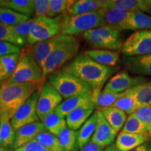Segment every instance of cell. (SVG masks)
I'll return each mask as SVG.
<instances>
[{
	"label": "cell",
	"mask_w": 151,
	"mask_h": 151,
	"mask_svg": "<svg viewBox=\"0 0 151 151\" xmlns=\"http://www.w3.org/2000/svg\"><path fill=\"white\" fill-rule=\"evenodd\" d=\"M62 69L76 76L92 90H101L117 71L116 67H106L97 63L85 52L77 55Z\"/></svg>",
	"instance_id": "1"
},
{
	"label": "cell",
	"mask_w": 151,
	"mask_h": 151,
	"mask_svg": "<svg viewBox=\"0 0 151 151\" xmlns=\"http://www.w3.org/2000/svg\"><path fill=\"white\" fill-rule=\"evenodd\" d=\"M43 83L4 82L0 88V116L5 115L10 119L12 118L18 109L36 90L42 86Z\"/></svg>",
	"instance_id": "2"
},
{
	"label": "cell",
	"mask_w": 151,
	"mask_h": 151,
	"mask_svg": "<svg viewBox=\"0 0 151 151\" xmlns=\"http://www.w3.org/2000/svg\"><path fill=\"white\" fill-rule=\"evenodd\" d=\"M80 42L76 37L65 35L46 60L42 68L45 79L51 73L60 70L68 61L77 55Z\"/></svg>",
	"instance_id": "3"
},
{
	"label": "cell",
	"mask_w": 151,
	"mask_h": 151,
	"mask_svg": "<svg viewBox=\"0 0 151 151\" xmlns=\"http://www.w3.org/2000/svg\"><path fill=\"white\" fill-rule=\"evenodd\" d=\"M44 81L42 69L37 63L32 52L30 49H24L20 53L16 70L5 82L43 83Z\"/></svg>",
	"instance_id": "4"
},
{
	"label": "cell",
	"mask_w": 151,
	"mask_h": 151,
	"mask_svg": "<svg viewBox=\"0 0 151 151\" xmlns=\"http://www.w3.org/2000/svg\"><path fill=\"white\" fill-rule=\"evenodd\" d=\"M106 22L101 13L96 11L79 15H64L61 22V35L74 36L86 33L90 30L105 25Z\"/></svg>",
	"instance_id": "5"
},
{
	"label": "cell",
	"mask_w": 151,
	"mask_h": 151,
	"mask_svg": "<svg viewBox=\"0 0 151 151\" xmlns=\"http://www.w3.org/2000/svg\"><path fill=\"white\" fill-rule=\"evenodd\" d=\"M47 78L50 85L65 99L92 93V89L88 84L62 69L50 74Z\"/></svg>",
	"instance_id": "6"
},
{
	"label": "cell",
	"mask_w": 151,
	"mask_h": 151,
	"mask_svg": "<svg viewBox=\"0 0 151 151\" xmlns=\"http://www.w3.org/2000/svg\"><path fill=\"white\" fill-rule=\"evenodd\" d=\"M83 37L90 46L97 49L117 51L122 50L124 43L120 32L108 24L86 32Z\"/></svg>",
	"instance_id": "7"
},
{
	"label": "cell",
	"mask_w": 151,
	"mask_h": 151,
	"mask_svg": "<svg viewBox=\"0 0 151 151\" xmlns=\"http://www.w3.org/2000/svg\"><path fill=\"white\" fill-rule=\"evenodd\" d=\"M64 15L57 16L55 18L43 17L42 20L32 30L31 33L26 39V42L29 46L48 40L49 39L60 35L61 22Z\"/></svg>",
	"instance_id": "8"
},
{
	"label": "cell",
	"mask_w": 151,
	"mask_h": 151,
	"mask_svg": "<svg viewBox=\"0 0 151 151\" xmlns=\"http://www.w3.org/2000/svg\"><path fill=\"white\" fill-rule=\"evenodd\" d=\"M121 51L125 57L142 56L151 53V29L135 32L127 38Z\"/></svg>",
	"instance_id": "9"
},
{
	"label": "cell",
	"mask_w": 151,
	"mask_h": 151,
	"mask_svg": "<svg viewBox=\"0 0 151 151\" xmlns=\"http://www.w3.org/2000/svg\"><path fill=\"white\" fill-rule=\"evenodd\" d=\"M41 88L32 94L11 119V123L15 131L24 125L39 121L37 115V102Z\"/></svg>",
	"instance_id": "10"
},
{
	"label": "cell",
	"mask_w": 151,
	"mask_h": 151,
	"mask_svg": "<svg viewBox=\"0 0 151 151\" xmlns=\"http://www.w3.org/2000/svg\"><path fill=\"white\" fill-rule=\"evenodd\" d=\"M63 97L58 93L48 81H44L41 88L37 102V115L41 120L48 113L55 111L62 102Z\"/></svg>",
	"instance_id": "11"
},
{
	"label": "cell",
	"mask_w": 151,
	"mask_h": 151,
	"mask_svg": "<svg viewBox=\"0 0 151 151\" xmlns=\"http://www.w3.org/2000/svg\"><path fill=\"white\" fill-rule=\"evenodd\" d=\"M147 79L142 76H132L125 71H120L109 79L104 90L113 93H122L139 85L145 83Z\"/></svg>",
	"instance_id": "12"
},
{
	"label": "cell",
	"mask_w": 151,
	"mask_h": 151,
	"mask_svg": "<svg viewBox=\"0 0 151 151\" xmlns=\"http://www.w3.org/2000/svg\"><path fill=\"white\" fill-rule=\"evenodd\" d=\"M95 113L97 118V126L90 141L104 148H106L113 144L118 132L115 131L109 124L101 111L97 109Z\"/></svg>",
	"instance_id": "13"
},
{
	"label": "cell",
	"mask_w": 151,
	"mask_h": 151,
	"mask_svg": "<svg viewBox=\"0 0 151 151\" xmlns=\"http://www.w3.org/2000/svg\"><path fill=\"white\" fill-rule=\"evenodd\" d=\"M46 131L44 124L41 122H36L27 124L15 131L14 141L11 147V150H16L24 145L35 140L41 132Z\"/></svg>",
	"instance_id": "14"
},
{
	"label": "cell",
	"mask_w": 151,
	"mask_h": 151,
	"mask_svg": "<svg viewBox=\"0 0 151 151\" xmlns=\"http://www.w3.org/2000/svg\"><path fill=\"white\" fill-rule=\"evenodd\" d=\"M65 35H58L55 37L49 39L48 40L41 41L32 46L30 48L31 51L35 56L37 63L42 69L46 60L52 53L57 45L63 39Z\"/></svg>",
	"instance_id": "15"
},
{
	"label": "cell",
	"mask_w": 151,
	"mask_h": 151,
	"mask_svg": "<svg viewBox=\"0 0 151 151\" xmlns=\"http://www.w3.org/2000/svg\"><path fill=\"white\" fill-rule=\"evenodd\" d=\"M149 141H151L149 133L129 134L121 132L116 138V146L120 151H130Z\"/></svg>",
	"instance_id": "16"
},
{
	"label": "cell",
	"mask_w": 151,
	"mask_h": 151,
	"mask_svg": "<svg viewBox=\"0 0 151 151\" xmlns=\"http://www.w3.org/2000/svg\"><path fill=\"white\" fill-rule=\"evenodd\" d=\"M123 64L129 72L151 76V53L142 56L124 57Z\"/></svg>",
	"instance_id": "17"
},
{
	"label": "cell",
	"mask_w": 151,
	"mask_h": 151,
	"mask_svg": "<svg viewBox=\"0 0 151 151\" xmlns=\"http://www.w3.org/2000/svg\"><path fill=\"white\" fill-rule=\"evenodd\" d=\"M88 105H94L92 93L81 94L65 99L58 106L55 111L62 116L66 118L69 113L74 111L75 109Z\"/></svg>",
	"instance_id": "18"
},
{
	"label": "cell",
	"mask_w": 151,
	"mask_h": 151,
	"mask_svg": "<svg viewBox=\"0 0 151 151\" xmlns=\"http://www.w3.org/2000/svg\"><path fill=\"white\" fill-rule=\"evenodd\" d=\"M102 15L106 24L114 27L120 32L123 31V25L129 11L116 7L106 6L99 11Z\"/></svg>",
	"instance_id": "19"
},
{
	"label": "cell",
	"mask_w": 151,
	"mask_h": 151,
	"mask_svg": "<svg viewBox=\"0 0 151 151\" xmlns=\"http://www.w3.org/2000/svg\"><path fill=\"white\" fill-rule=\"evenodd\" d=\"M94 109V105H88L81 106L71 111L66 116L67 127L74 131L78 130L92 116Z\"/></svg>",
	"instance_id": "20"
},
{
	"label": "cell",
	"mask_w": 151,
	"mask_h": 151,
	"mask_svg": "<svg viewBox=\"0 0 151 151\" xmlns=\"http://www.w3.org/2000/svg\"><path fill=\"white\" fill-rule=\"evenodd\" d=\"M151 29V16L142 11H131L126 18L123 25L124 30L141 31Z\"/></svg>",
	"instance_id": "21"
},
{
	"label": "cell",
	"mask_w": 151,
	"mask_h": 151,
	"mask_svg": "<svg viewBox=\"0 0 151 151\" xmlns=\"http://www.w3.org/2000/svg\"><path fill=\"white\" fill-rule=\"evenodd\" d=\"M89 58L100 65L110 67H116L120 61L118 52L103 49H92L85 52Z\"/></svg>",
	"instance_id": "22"
},
{
	"label": "cell",
	"mask_w": 151,
	"mask_h": 151,
	"mask_svg": "<svg viewBox=\"0 0 151 151\" xmlns=\"http://www.w3.org/2000/svg\"><path fill=\"white\" fill-rule=\"evenodd\" d=\"M106 6V1L77 0L71 5L67 15H79L99 11Z\"/></svg>",
	"instance_id": "23"
},
{
	"label": "cell",
	"mask_w": 151,
	"mask_h": 151,
	"mask_svg": "<svg viewBox=\"0 0 151 151\" xmlns=\"http://www.w3.org/2000/svg\"><path fill=\"white\" fill-rule=\"evenodd\" d=\"M124 92H125L122 93H113L104 90H92V97L95 108L100 110L113 106V104L124 95Z\"/></svg>",
	"instance_id": "24"
},
{
	"label": "cell",
	"mask_w": 151,
	"mask_h": 151,
	"mask_svg": "<svg viewBox=\"0 0 151 151\" xmlns=\"http://www.w3.org/2000/svg\"><path fill=\"white\" fill-rule=\"evenodd\" d=\"M106 121L112 127L115 131L118 132L122 129L126 120L127 114L118 108L114 106H110L100 109Z\"/></svg>",
	"instance_id": "25"
},
{
	"label": "cell",
	"mask_w": 151,
	"mask_h": 151,
	"mask_svg": "<svg viewBox=\"0 0 151 151\" xmlns=\"http://www.w3.org/2000/svg\"><path fill=\"white\" fill-rule=\"evenodd\" d=\"M41 121L44 124L46 131L56 137H58L60 132L67 127L66 118L55 111L47 114Z\"/></svg>",
	"instance_id": "26"
},
{
	"label": "cell",
	"mask_w": 151,
	"mask_h": 151,
	"mask_svg": "<svg viewBox=\"0 0 151 151\" xmlns=\"http://www.w3.org/2000/svg\"><path fill=\"white\" fill-rule=\"evenodd\" d=\"M0 6L30 18L35 15V0H0Z\"/></svg>",
	"instance_id": "27"
},
{
	"label": "cell",
	"mask_w": 151,
	"mask_h": 151,
	"mask_svg": "<svg viewBox=\"0 0 151 151\" xmlns=\"http://www.w3.org/2000/svg\"><path fill=\"white\" fill-rule=\"evenodd\" d=\"M97 121V114L94 112L78 131H77V143L78 148L81 149L91 140V138L95 131Z\"/></svg>",
	"instance_id": "28"
},
{
	"label": "cell",
	"mask_w": 151,
	"mask_h": 151,
	"mask_svg": "<svg viewBox=\"0 0 151 151\" xmlns=\"http://www.w3.org/2000/svg\"><path fill=\"white\" fill-rule=\"evenodd\" d=\"M0 118V145L7 148H11L14 141L15 130L8 116L1 115Z\"/></svg>",
	"instance_id": "29"
},
{
	"label": "cell",
	"mask_w": 151,
	"mask_h": 151,
	"mask_svg": "<svg viewBox=\"0 0 151 151\" xmlns=\"http://www.w3.org/2000/svg\"><path fill=\"white\" fill-rule=\"evenodd\" d=\"M31 18L24 15L18 14L11 9L0 6V22L9 26L15 27L28 21Z\"/></svg>",
	"instance_id": "30"
},
{
	"label": "cell",
	"mask_w": 151,
	"mask_h": 151,
	"mask_svg": "<svg viewBox=\"0 0 151 151\" xmlns=\"http://www.w3.org/2000/svg\"><path fill=\"white\" fill-rule=\"evenodd\" d=\"M60 146L62 151H75L77 150V131L69 129L66 127L58 135Z\"/></svg>",
	"instance_id": "31"
},
{
	"label": "cell",
	"mask_w": 151,
	"mask_h": 151,
	"mask_svg": "<svg viewBox=\"0 0 151 151\" xmlns=\"http://www.w3.org/2000/svg\"><path fill=\"white\" fill-rule=\"evenodd\" d=\"M129 90L140 106L151 105V82L139 85Z\"/></svg>",
	"instance_id": "32"
},
{
	"label": "cell",
	"mask_w": 151,
	"mask_h": 151,
	"mask_svg": "<svg viewBox=\"0 0 151 151\" xmlns=\"http://www.w3.org/2000/svg\"><path fill=\"white\" fill-rule=\"evenodd\" d=\"M113 106L118 108L126 114L132 115L140 107L137 100L128 90L124 92V95L122 96Z\"/></svg>",
	"instance_id": "33"
},
{
	"label": "cell",
	"mask_w": 151,
	"mask_h": 151,
	"mask_svg": "<svg viewBox=\"0 0 151 151\" xmlns=\"http://www.w3.org/2000/svg\"><path fill=\"white\" fill-rule=\"evenodd\" d=\"M0 41L12 43L18 47L24 46L27 43L26 39L14 32L12 27L5 25L1 22H0Z\"/></svg>",
	"instance_id": "34"
},
{
	"label": "cell",
	"mask_w": 151,
	"mask_h": 151,
	"mask_svg": "<svg viewBox=\"0 0 151 151\" xmlns=\"http://www.w3.org/2000/svg\"><path fill=\"white\" fill-rule=\"evenodd\" d=\"M73 2L74 1L72 0H50V6L47 16L55 18L61 15H67Z\"/></svg>",
	"instance_id": "35"
},
{
	"label": "cell",
	"mask_w": 151,
	"mask_h": 151,
	"mask_svg": "<svg viewBox=\"0 0 151 151\" xmlns=\"http://www.w3.org/2000/svg\"><path fill=\"white\" fill-rule=\"evenodd\" d=\"M35 139H37L45 148L51 151H62L58 137L48 131L41 132Z\"/></svg>",
	"instance_id": "36"
},
{
	"label": "cell",
	"mask_w": 151,
	"mask_h": 151,
	"mask_svg": "<svg viewBox=\"0 0 151 151\" xmlns=\"http://www.w3.org/2000/svg\"><path fill=\"white\" fill-rule=\"evenodd\" d=\"M122 132L129 134L149 133L146 127L134 114L129 115L122 129Z\"/></svg>",
	"instance_id": "37"
},
{
	"label": "cell",
	"mask_w": 151,
	"mask_h": 151,
	"mask_svg": "<svg viewBox=\"0 0 151 151\" xmlns=\"http://www.w3.org/2000/svg\"><path fill=\"white\" fill-rule=\"evenodd\" d=\"M107 6L116 7L129 11H141V0H111L106 1Z\"/></svg>",
	"instance_id": "38"
},
{
	"label": "cell",
	"mask_w": 151,
	"mask_h": 151,
	"mask_svg": "<svg viewBox=\"0 0 151 151\" xmlns=\"http://www.w3.org/2000/svg\"><path fill=\"white\" fill-rule=\"evenodd\" d=\"M42 18L43 17H35L24 23L12 27V29L17 35L26 39L29 34L31 33L32 30L39 22H41Z\"/></svg>",
	"instance_id": "39"
},
{
	"label": "cell",
	"mask_w": 151,
	"mask_h": 151,
	"mask_svg": "<svg viewBox=\"0 0 151 151\" xmlns=\"http://www.w3.org/2000/svg\"><path fill=\"white\" fill-rule=\"evenodd\" d=\"M19 58H20V53L10 54L0 57V62L6 73L7 80L10 78L16 70Z\"/></svg>",
	"instance_id": "40"
},
{
	"label": "cell",
	"mask_w": 151,
	"mask_h": 151,
	"mask_svg": "<svg viewBox=\"0 0 151 151\" xmlns=\"http://www.w3.org/2000/svg\"><path fill=\"white\" fill-rule=\"evenodd\" d=\"M133 114L142 122L151 136V105L141 106Z\"/></svg>",
	"instance_id": "41"
},
{
	"label": "cell",
	"mask_w": 151,
	"mask_h": 151,
	"mask_svg": "<svg viewBox=\"0 0 151 151\" xmlns=\"http://www.w3.org/2000/svg\"><path fill=\"white\" fill-rule=\"evenodd\" d=\"M50 0H35V16L45 17L48 16Z\"/></svg>",
	"instance_id": "42"
},
{
	"label": "cell",
	"mask_w": 151,
	"mask_h": 151,
	"mask_svg": "<svg viewBox=\"0 0 151 151\" xmlns=\"http://www.w3.org/2000/svg\"><path fill=\"white\" fill-rule=\"evenodd\" d=\"M21 49L20 47L12 43L0 41V57L7 55L10 54L20 53Z\"/></svg>",
	"instance_id": "43"
},
{
	"label": "cell",
	"mask_w": 151,
	"mask_h": 151,
	"mask_svg": "<svg viewBox=\"0 0 151 151\" xmlns=\"http://www.w3.org/2000/svg\"><path fill=\"white\" fill-rule=\"evenodd\" d=\"M18 149L21 151H43L46 148L37 139H35Z\"/></svg>",
	"instance_id": "44"
},
{
	"label": "cell",
	"mask_w": 151,
	"mask_h": 151,
	"mask_svg": "<svg viewBox=\"0 0 151 151\" xmlns=\"http://www.w3.org/2000/svg\"><path fill=\"white\" fill-rule=\"evenodd\" d=\"M81 151H104V148L90 141L81 149Z\"/></svg>",
	"instance_id": "45"
},
{
	"label": "cell",
	"mask_w": 151,
	"mask_h": 151,
	"mask_svg": "<svg viewBox=\"0 0 151 151\" xmlns=\"http://www.w3.org/2000/svg\"><path fill=\"white\" fill-rule=\"evenodd\" d=\"M141 10L148 13L151 16V0H141Z\"/></svg>",
	"instance_id": "46"
},
{
	"label": "cell",
	"mask_w": 151,
	"mask_h": 151,
	"mask_svg": "<svg viewBox=\"0 0 151 151\" xmlns=\"http://www.w3.org/2000/svg\"><path fill=\"white\" fill-rule=\"evenodd\" d=\"M130 151H151V141L144 143L143 144Z\"/></svg>",
	"instance_id": "47"
},
{
	"label": "cell",
	"mask_w": 151,
	"mask_h": 151,
	"mask_svg": "<svg viewBox=\"0 0 151 151\" xmlns=\"http://www.w3.org/2000/svg\"><path fill=\"white\" fill-rule=\"evenodd\" d=\"M7 81V77H6V73L5 72V70L4 69V68L1 65V62H0V81L4 83L5 81Z\"/></svg>",
	"instance_id": "48"
},
{
	"label": "cell",
	"mask_w": 151,
	"mask_h": 151,
	"mask_svg": "<svg viewBox=\"0 0 151 151\" xmlns=\"http://www.w3.org/2000/svg\"><path fill=\"white\" fill-rule=\"evenodd\" d=\"M104 151H120L119 149L117 148L116 144H112L111 146L106 147Z\"/></svg>",
	"instance_id": "49"
},
{
	"label": "cell",
	"mask_w": 151,
	"mask_h": 151,
	"mask_svg": "<svg viewBox=\"0 0 151 151\" xmlns=\"http://www.w3.org/2000/svg\"><path fill=\"white\" fill-rule=\"evenodd\" d=\"M0 151H9V150H8V148H5V147H4L0 145Z\"/></svg>",
	"instance_id": "50"
},
{
	"label": "cell",
	"mask_w": 151,
	"mask_h": 151,
	"mask_svg": "<svg viewBox=\"0 0 151 151\" xmlns=\"http://www.w3.org/2000/svg\"><path fill=\"white\" fill-rule=\"evenodd\" d=\"M11 151H21V150H19V149H16V150H12Z\"/></svg>",
	"instance_id": "51"
},
{
	"label": "cell",
	"mask_w": 151,
	"mask_h": 151,
	"mask_svg": "<svg viewBox=\"0 0 151 151\" xmlns=\"http://www.w3.org/2000/svg\"><path fill=\"white\" fill-rule=\"evenodd\" d=\"M2 84H3V83L1 82V81H0V88H1V86H2Z\"/></svg>",
	"instance_id": "52"
},
{
	"label": "cell",
	"mask_w": 151,
	"mask_h": 151,
	"mask_svg": "<svg viewBox=\"0 0 151 151\" xmlns=\"http://www.w3.org/2000/svg\"><path fill=\"white\" fill-rule=\"evenodd\" d=\"M43 151H51V150H48V149H46V148Z\"/></svg>",
	"instance_id": "53"
},
{
	"label": "cell",
	"mask_w": 151,
	"mask_h": 151,
	"mask_svg": "<svg viewBox=\"0 0 151 151\" xmlns=\"http://www.w3.org/2000/svg\"><path fill=\"white\" fill-rule=\"evenodd\" d=\"M0 124H1V118H0Z\"/></svg>",
	"instance_id": "54"
},
{
	"label": "cell",
	"mask_w": 151,
	"mask_h": 151,
	"mask_svg": "<svg viewBox=\"0 0 151 151\" xmlns=\"http://www.w3.org/2000/svg\"><path fill=\"white\" fill-rule=\"evenodd\" d=\"M75 151H78V150H75Z\"/></svg>",
	"instance_id": "55"
}]
</instances>
